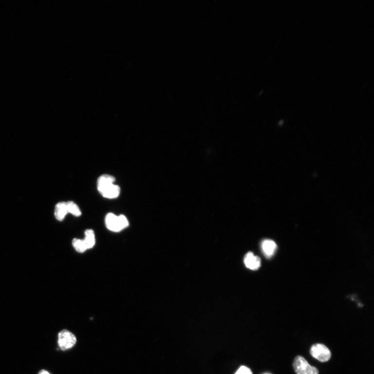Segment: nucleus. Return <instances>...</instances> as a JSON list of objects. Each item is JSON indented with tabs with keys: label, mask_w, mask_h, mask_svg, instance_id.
I'll return each mask as SVG.
<instances>
[{
	"label": "nucleus",
	"mask_w": 374,
	"mask_h": 374,
	"mask_svg": "<svg viewBox=\"0 0 374 374\" xmlns=\"http://www.w3.org/2000/svg\"><path fill=\"white\" fill-rule=\"evenodd\" d=\"M77 342V338L71 332L67 330L60 331L58 335V344L59 348L65 351L72 348Z\"/></svg>",
	"instance_id": "f257e3e1"
},
{
	"label": "nucleus",
	"mask_w": 374,
	"mask_h": 374,
	"mask_svg": "<svg viewBox=\"0 0 374 374\" xmlns=\"http://www.w3.org/2000/svg\"><path fill=\"white\" fill-rule=\"evenodd\" d=\"M293 367L297 374H319L317 369L310 365L306 359L301 356L295 357Z\"/></svg>",
	"instance_id": "f03ea898"
},
{
	"label": "nucleus",
	"mask_w": 374,
	"mask_h": 374,
	"mask_svg": "<svg viewBox=\"0 0 374 374\" xmlns=\"http://www.w3.org/2000/svg\"><path fill=\"white\" fill-rule=\"evenodd\" d=\"M310 354L312 356L322 362L329 361L331 357V353L329 348L320 343L312 346Z\"/></svg>",
	"instance_id": "7ed1b4c3"
},
{
	"label": "nucleus",
	"mask_w": 374,
	"mask_h": 374,
	"mask_svg": "<svg viewBox=\"0 0 374 374\" xmlns=\"http://www.w3.org/2000/svg\"><path fill=\"white\" fill-rule=\"evenodd\" d=\"M97 189L104 197L108 198H116L120 193V187L113 183L97 186Z\"/></svg>",
	"instance_id": "20e7f679"
},
{
	"label": "nucleus",
	"mask_w": 374,
	"mask_h": 374,
	"mask_svg": "<svg viewBox=\"0 0 374 374\" xmlns=\"http://www.w3.org/2000/svg\"><path fill=\"white\" fill-rule=\"evenodd\" d=\"M105 224L108 230L111 232H118L122 231L119 224L118 216L113 213H108L106 215Z\"/></svg>",
	"instance_id": "39448f33"
},
{
	"label": "nucleus",
	"mask_w": 374,
	"mask_h": 374,
	"mask_svg": "<svg viewBox=\"0 0 374 374\" xmlns=\"http://www.w3.org/2000/svg\"><path fill=\"white\" fill-rule=\"evenodd\" d=\"M244 262L247 268L253 270H257L261 266V259L251 252H249L246 255Z\"/></svg>",
	"instance_id": "423d86ee"
},
{
	"label": "nucleus",
	"mask_w": 374,
	"mask_h": 374,
	"mask_svg": "<svg viewBox=\"0 0 374 374\" xmlns=\"http://www.w3.org/2000/svg\"><path fill=\"white\" fill-rule=\"evenodd\" d=\"M263 253L267 257H272L277 249V244L271 240H265L262 243Z\"/></svg>",
	"instance_id": "0eeeda50"
},
{
	"label": "nucleus",
	"mask_w": 374,
	"mask_h": 374,
	"mask_svg": "<svg viewBox=\"0 0 374 374\" xmlns=\"http://www.w3.org/2000/svg\"><path fill=\"white\" fill-rule=\"evenodd\" d=\"M68 214L66 202L57 204L55 209V216L57 220L63 221Z\"/></svg>",
	"instance_id": "6e6552de"
},
{
	"label": "nucleus",
	"mask_w": 374,
	"mask_h": 374,
	"mask_svg": "<svg viewBox=\"0 0 374 374\" xmlns=\"http://www.w3.org/2000/svg\"><path fill=\"white\" fill-rule=\"evenodd\" d=\"M85 238L83 239L85 241L88 249H92L96 243L95 235L94 232L91 230H87L85 232Z\"/></svg>",
	"instance_id": "1a4fd4ad"
},
{
	"label": "nucleus",
	"mask_w": 374,
	"mask_h": 374,
	"mask_svg": "<svg viewBox=\"0 0 374 374\" xmlns=\"http://www.w3.org/2000/svg\"><path fill=\"white\" fill-rule=\"evenodd\" d=\"M68 213H71L76 217L81 215V211L77 204L72 201L66 202Z\"/></svg>",
	"instance_id": "9d476101"
},
{
	"label": "nucleus",
	"mask_w": 374,
	"mask_h": 374,
	"mask_svg": "<svg viewBox=\"0 0 374 374\" xmlns=\"http://www.w3.org/2000/svg\"><path fill=\"white\" fill-rule=\"evenodd\" d=\"M72 246L75 250L80 253L85 252L88 249L83 240L74 239L72 241Z\"/></svg>",
	"instance_id": "9b49d317"
},
{
	"label": "nucleus",
	"mask_w": 374,
	"mask_h": 374,
	"mask_svg": "<svg viewBox=\"0 0 374 374\" xmlns=\"http://www.w3.org/2000/svg\"><path fill=\"white\" fill-rule=\"evenodd\" d=\"M119 224L122 230L126 228L129 226V223L127 218L124 215L118 216Z\"/></svg>",
	"instance_id": "f8f14e48"
},
{
	"label": "nucleus",
	"mask_w": 374,
	"mask_h": 374,
	"mask_svg": "<svg viewBox=\"0 0 374 374\" xmlns=\"http://www.w3.org/2000/svg\"><path fill=\"white\" fill-rule=\"evenodd\" d=\"M235 374H253L251 370L245 366H241Z\"/></svg>",
	"instance_id": "ddd939ff"
},
{
	"label": "nucleus",
	"mask_w": 374,
	"mask_h": 374,
	"mask_svg": "<svg viewBox=\"0 0 374 374\" xmlns=\"http://www.w3.org/2000/svg\"><path fill=\"white\" fill-rule=\"evenodd\" d=\"M38 374H50V373L47 371L43 370L40 371Z\"/></svg>",
	"instance_id": "4468645a"
},
{
	"label": "nucleus",
	"mask_w": 374,
	"mask_h": 374,
	"mask_svg": "<svg viewBox=\"0 0 374 374\" xmlns=\"http://www.w3.org/2000/svg\"></svg>",
	"instance_id": "2eb2a0df"
}]
</instances>
